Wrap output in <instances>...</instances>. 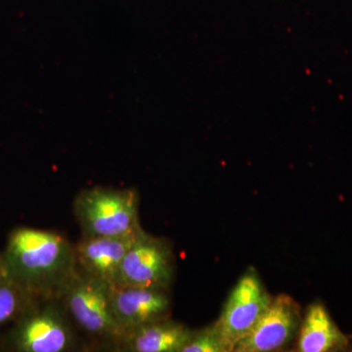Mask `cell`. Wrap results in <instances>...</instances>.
Wrapping results in <instances>:
<instances>
[{
    "label": "cell",
    "mask_w": 352,
    "mask_h": 352,
    "mask_svg": "<svg viewBox=\"0 0 352 352\" xmlns=\"http://www.w3.org/2000/svg\"><path fill=\"white\" fill-rule=\"evenodd\" d=\"M7 276L32 300L61 298L75 276V245L55 231L17 227L1 254Z\"/></svg>",
    "instance_id": "6da1fadb"
},
{
    "label": "cell",
    "mask_w": 352,
    "mask_h": 352,
    "mask_svg": "<svg viewBox=\"0 0 352 352\" xmlns=\"http://www.w3.org/2000/svg\"><path fill=\"white\" fill-rule=\"evenodd\" d=\"M82 236H117L140 228L139 195L134 188L96 186L82 190L74 201Z\"/></svg>",
    "instance_id": "7a4b0ae2"
},
{
    "label": "cell",
    "mask_w": 352,
    "mask_h": 352,
    "mask_svg": "<svg viewBox=\"0 0 352 352\" xmlns=\"http://www.w3.org/2000/svg\"><path fill=\"white\" fill-rule=\"evenodd\" d=\"M72 319L59 298L36 300L21 315L7 336L17 352H66L76 347Z\"/></svg>",
    "instance_id": "3957f363"
},
{
    "label": "cell",
    "mask_w": 352,
    "mask_h": 352,
    "mask_svg": "<svg viewBox=\"0 0 352 352\" xmlns=\"http://www.w3.org/2000/svg\"><path fill=\"white\" fill-rule=\"evenodd\" d=\"M110 289L107 284L78 270L60 300L69 318L85 335L117 349L124 333L113 316Z\"/></svg>",
    "instance_id": "277c9868"
},
{
    "label": "cell",
    "mask_w": 352,
    "mask_h": 352,
    "mask_svg": "<svg viewBox=\"0 0 352 352\" xmlns=\"http://www.w3.org/2000/svg\"><path fill=\"white\" fill-rule=\"evenodd\" d=\"M173 275L175 256L170 245L142 229L122 261L116 287L168 291Z\"/></svg>",
    "instance_id": "5b68a950"
},
{
    "label": "cell",
    "mask_w": 352,
    "mask_h": 352,
    "mask_svg": "<svg viewBox=\"0 0 352 352\" xmlns=\"http://www.w3.org/2000/svg\"><path fill=\"white\" fill-rule=\"evenodd\" d=\"M272 298L256 271L248 270L241 277L214 323L228 351H234L238 342L256 325Z\"/></svg>",
    "instance_id": "8992f818"
},
{
    "label": "cell",
    "mask_w": 352,
    "mask_h": 352,
    "mask_svg": "<svg viewBox=\"0 0 352 352\" xmlns=\"http://www.w3.org/2000/svg\"><path fill=\"white\" fill-rule=\"evenodd\" d=\"M302 319L300 305L288 295H278L256 325L238 342L234 351L268 352L283 349L295 338Z\"/></svg>",
    "instance_id": "52a82bcc"
},
{
    "label": "cell",
    "mask_w": 352,
    "mask_h": 352,
    "mask_svg": "<svg viewBox=\"0 0 352 352\" xmlns=\"http://www.w3.org/2000/svg\"><path fill=\"white\" fill-rule=\"evenodd\" d=\"M142 227L117 236H82L75 245L78 270L116 287L120 265Z\"/></svg>",
    "instance_id": "ba28073f"
},
{
    "label": "cell",
    "mask_w": 352,
    "mask_h": 352,
    "mask_svg": "<svg viewBox=\"0 0 352 352\" xmlns=\"http://www.w3.org/2000/svg\"><path fill=\"white\" fill-rule=\"evenodd\" d=\"M110 300L113 316L124 333L168 318L170 311V298L164 289L111 287Z\"/></svg>",
    "instance_id": "9c48e42d"
},
{
    "label": "cell",
    "mask_w": 352,
    "mask_h": 352,
    "mask_svg": "<svg viewBox=\"0 0 352 352\" xmlns=\"http://www.w3.org/2000/svg\"><path fill=\"white\" fill-rule=\"evenodd\" d=\"M193 333L168 317L127 331L117 349L126 352H182Z\"/></svg>",
    "instance_id": "30bf717a"
},
{
    "label": "cell",
    "mask_w": 352,
    "mask_h": 352,
    "mask_svg": "<svg viewBox=\"0 0 352 352\" xmlns=\"http://www.w3.org/2000/svg\"><path fill=\"white\" fill-rule=\"evenodd\" d=\"M298 333V351L300 352L340 351L349 347V338L321 302L312 303L307 308Z\"/></svg>",
    "instance_id": "8fae6325"
},
{
    "label": "cell",
    "mask_w": 352,
    "mask_h": 352,
    "mask_svg": "<svg viewBox=\"0 0 352 352\" xmlns=\"http://www.w3.org/2000/svg\"><path fill=\"white\" fill-rule=\"evenodd\" d=\"M34 302L4 271L0 274V326L17 320Z\"/></svg>",
    "instance_id": "7c38bea8"
},
{
    "label": "cell",
    "mask_w": 352,
    "mask_h": 352,
    "mask_svg": "<svg viewBox=\"0 0 352 352\" xmlns=\"http://www.w3.org/2000/svg\"><path fill=\"white\" fill-rule=\"evenodd\" d=\"M221 336L214 324L201 330L194 331L188 344L183 347L182 352H227Z\"/></svg>",
    "instance_id": "4fadbf2b"
},
{
    "label": "cell",
    "mask_w": 352,
    "mask_h": 352,
    "mask_svg": "<svg viewBox=\"0 0 352 352\" xmlns=\"http://www.w3.org/2000/svg\"><path fill=\"white\" fill-rule=\"evenodd\" d=\"M3 264H2V256L1 254H0V274H2L3 273Z\"/></svg>",
    "instance_id": "5bb4252c"
}]
</instances>
